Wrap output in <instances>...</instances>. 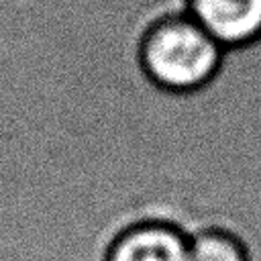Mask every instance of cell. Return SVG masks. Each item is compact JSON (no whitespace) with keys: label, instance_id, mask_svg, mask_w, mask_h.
I'll return each instance as SVG.
<instances>
[{"label":"cell","instance_id":"cell-1","mask_svg":"<svg viewBox=\"0 0 261 261\" xmlns=\"http://www.w3.org/2000/svg\"><path fill=\"white\" fill-rule=\"evenodd\" d=\"M224 47L188 12L163 16L141 39L139 59L147 77L171 92L202 88L218 71Z\"/></svg>","mask_w":261,"mask_h":261},{"label":"cell","instance_id":"cell-2","mask_svg":"<svg viewBox=\"0 0 261 261\" xmlns=\"http://www.w3.org/2000/svg\"><path fill=\"white\" fill-rule=\"evenodd\" d=\"M186 6L224 49L261 37V0H186Z\"/></svg>","mask_w":261,"mask_h":261},{"label":"cell","instance_id":"cell-3","mask_svg":"<svg viewBox=\"0 0 261 261\" xmlns=\"http://www.w3.org/2000/svg\"><path fill=\"white\" fill-rule=\"evenodd\" d=\"M190 239L167 224H141L120 234L108 261H188Z\"/></svg>","mask_w":261,"mask_h":261},{"label":"cell","instance_id":"cell-4","mask_svg":"<svg viewBox=\"0 0 261 261\" xmlns=\"http://www.w3.org/2000/svg\"><path fill=\"white\" fill-rule=\"evenodd\" d=\"M188 261H247V255L232 234L222 230H204L190 239Z\"/></svg>","mask_w":261,"mask_h":261}]
</instances>
